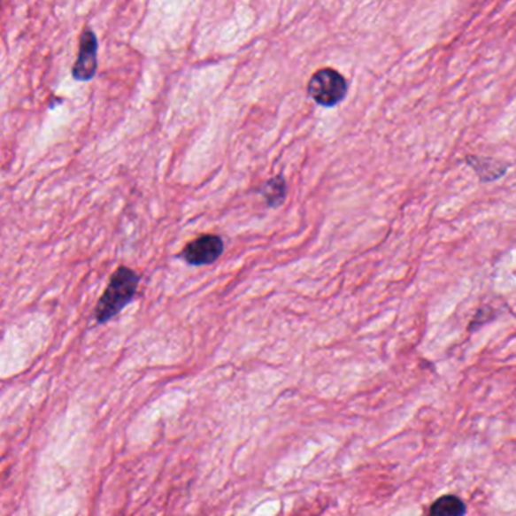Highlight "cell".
<instances>
[{
  "label": "cell",
  "mask_w": 516,
  "mask_h": 516,
  "mask_svg": "<svg viewBox=\"0 0 516 516\" xmlns=\"http://www.w3.org/2000/svg\"><path fill=\"white\" fill-rule=\"evenodd\" d=\"M466 506L458 496H443L430 506L429 516H466Z\"/></svg>",
  "instance_id": "cell-6"
},
{
  "label": "cell",
  "mask_w": 516,
  "mask_h": 516,
  "mask_svg": "<svg viewBox=\"0 0 516 516\" xmlns=\"http://www.w3.org/2000/svg\"><path fill=\"white\" fill-rule=\"evenodd\" d=\"M497 312L492 307H481L479 308V312H475V316L473 317L470 325H468V329L470 331H475L479 327H483L488 322H491L496 319Z\"/></svg>",
  "instance_id": "cell-8"
},
{
  "label": "cell",
  "mask_w": 516,
  "mask_h": 516,
  "mask_svg": "<svg viewBox=\"0 0 516 516\" xmlns=\"http://www.w3.org/2000/svg\"><path fill=\"white\" fill-rule=\"evenodd\" d=\"M224 252V242L219 235H205L184 246L181 257L192 266H204L219 258Z\"/></svg>",
  "instance_id": "cell-4"
},
{
  "label": "cell",
  "mask_w": 516,
  "mask_h": 516,
  "mask_svg": "<svg viewBox=\"0 0 516 516\" xmlns=\"http://www.w3.org/2000/svg\"><path fill=\"white\" fill-rule=\"evenodd\" d=\"M98 42L96 34L87 27L81 35V47L77 61L73 65V79L77 82H89L96 76L98 68Z\"/></svg>",
  "instance_id": "cell-3"
},
{
  "label": "cell",
  "mask_w": 516,
  "mask_h": 516,
  "mask_svg": "<svg viewBox=\"0 0 516 516\" xmlns=\"http://www.w3.org/2000/svg\"><path fill=\"white\" fill-rule=\"evenodd\" d=\"M139 286V276L130 267H118L115 273L111 276L106 290L98 299L96 307V320L98 323H106L112 320L113 317L123 312L132 302Z\"/></svg>",
  "instance_id": "cell-1"
},
{
  "label": "cell",
  "mask_w": 516,
  "mask_h": 516,
  "mask_svg": "<svg viewBox=\"0 0 516 516\" xmlns=\"http://www.w3.org/2000/svg\"><path fill=\"white\" fill-rule=\"evenodd\" d=\"M286 179L282 175H276L273 179L269 180L261 189V195L265 196V200L271 207L281 205L282 201L286 198Z\"/></svg>",
  "instance_id": "cell-7"
},
{
  "label": "cell",
  "mask_w": 516,
  "mask_h": 516,
  "mask_svg": "<svg viewBox=\"0 0 516 516\" xmlns=\"http://www.w3.org/2000/svg\"><path fill=\"white\" fill-rule=\"evenodd\" d=\"M466 164L474 169L475 174L479 175V179L485 183L500 180L501 177L506 175L509 169V165L498 162L496 158H481V156H468Z\"/></svg>",
  "instance_id": "cell-5"
},
{
  "label": "cell",
  "mask_w": 516,
  "mask_h": 516,
  "mask_svg": "<svg viewBox=\"0 0 516 516\" xmlns=\"http://www.w3.org/2000/svg\"><path fill=\"white\" fill-rule=\"evenodd\" d=\"M308 96L323 108H334L348 94V82L334 68H320L312 74L307 85Z\"/></svg>",
  "instance_id": "cell-2"
}]
</instances>
